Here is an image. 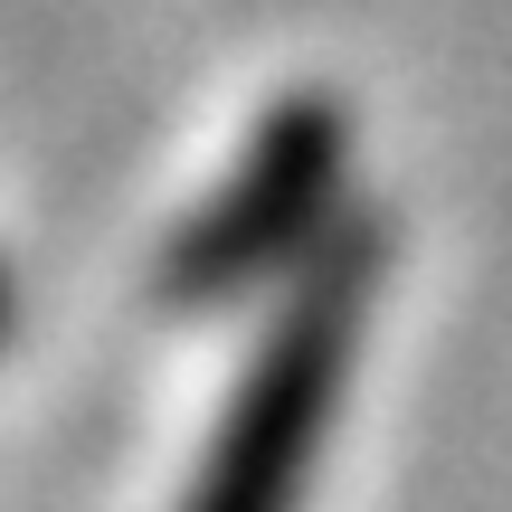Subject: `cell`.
<instances>
[{"label":"cell","instance_id":"7a4b0ae2","mask_svg":"<svg viewBox=\"0 0 512 512\" xmlns=\"http://www.w3.org/2000/svg\"><path fill=\"white\" fill-rule=\"evenodd\" d=\"M342 152L351 124L332 95H285V105L256 124L247 162L219 181V200L190 209V228L162 256V294L181 313L228 304L238 285L275 275L285 256H313L332 228V200H342Z\"/></svg>","mask_w":512,"mask_h":512},{"label":"cell","instance_id":"6da1fadb","mask_svg":"<svg viewBox=\"0 0 512 512\" xmlns=\"http://www.w3.org/2000/svg\"><path fill=\"white\" fill-rule=\"evenodd\" d=\"M389 266V238L361 219H332L313 247L294 304L266 323V342L247 351L238 389H228L209 456L190 475L181 512H294L313 484V456L332 437V408L351 380V342L370 323V275Z\"/></svg>","mask_w":512,"mask_h":512},{"label":"cell","instance_id":"3957f363","mask_svg":"<svg viewBox=\"0 0 512 512\" xmlns=\"http://www.w3.org/2000/svg\"><path fill=\"white\" fill-rule=\"evenodd\" d=\"M0 332H10V285H0Z\"/></svg>","mask_w":512,"mask_h":512}]
</instances>
